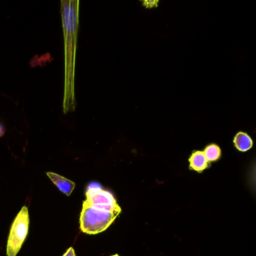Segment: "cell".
<instances>
[{
	"instance_id": "cell-1",
	"label": "cell",
	"mask_w": 256,
	"mask_h": 256,
	"mask_svg": "<svg viewBox=\"0 0 256 256\" xmlns=\"http://www.w3.org/2000/svg\"><path fill=\"white\" fill-rule=\"evenodd\" d=\"M79 5L80 1L78 0L61 1V16L65 53V80L62 103L64 114L74 112L76 108L74 74L79 29Z\"/></svg>"
},
{
	"instance_id": "cell-4",
	"label": "cell",
	"mask_w": 256,
	"mask_h": 256,
	"mask_svg": "<svg viewBox=\"0 0 256 256\" xmlns=\"http://www.w3.org/2000/svg\"><path fill=\"white\" fill-rule=\"evenodd\" d=\"M86 202L92 206L109 210H121L120 206L110 192L101 188L96 182L91 184L86 192Z\"/></svg>"
},
{
	"instance_id": "cell-2",
	"label": "cell",
	"mask_w": 256,
	"mask_h": 256,
	"mask_svg": "<svg viewBox=\"0 0 256 256\" xmlns=\"http://www.w3.org/2000/svg\"><path fill=\"white\" fill-rule=\"evenodd\" d=\"M120 212L97 208L84 200L80 217V230L88 234L102 233L112 226Z\"/></svg>"
},
{
	"instance_id": "cell-10",
	"label": "cell",
	"mask_w": 256,
	"mask_h": 256,
	"mask_svg": "<svg viewBox=\"0 0 256 256\" xmlns=\"http://www.w3.org/2000/svg\"><path fill=\"white\" fill-rule=\"evenodd\" d=\"M6 134V128L4 124L0 122V138L4 137Z\"/></svg>"
},
{
	"instance_id": "cell-6",
	"label": "cell",
	"mask_w": 256,
	"mask_h": 256,
	"mask_svg": "<svg viewBox=\"0 0 256 256\" xmlns=\"http://www.w3.org/2000/svg\"><path fill=\"white\" fill-rule=\"evenodd\" d=\"M188 162H190V170H196L198 173H202L210 166V162L206 160L203 151H193L188 158Z\"/></svg>"
},
{
	"instance_id": "cell-9",
	"label": "cell",
	"mask_w": 256,
	"mask_h": 256,
	"mask_svg": "<svg viewBox=\"0 0 256 256\" xmlns=\"http://www.w3.org/2000/svg\"><path fill=\"white\" fill-rule=\"evenodd\" d=\"M62 256H76V252H74V248L73 247H70L67 251L66 252L65 254Z\"/></svg>"
},
{
	"instance_id": "cell-7",
	"label": "cell",
	"mask_w": 256,
	"mask_h": 256,
	"mask_svg": "<svg viewBox=\"0 0 256 256\" xmlns=\"http://www.w3.org/2000/svg\"><path fill=\"white\" fill-rule=\"evenodd\" d=\"M233 142L235 148L240 152H247L253 146L252 139L244 132L236 133L234 138Z\"/></svg>"
},
{
	"instance_id": "cell-11",
	"label": "cell",
	"mask_w": 256,
	"mask_h": 256,
	"mask_svg": "<svg viewBox=\"0 0 256 256\" xmlns=\"http://www.w3.org/2000/svg\"><path fill=\"white\" fill-rule=\"evenodd\" d=\"M119 256V254H114V256Z\"/></svg>"
},
{
	"instance_id": "cell-3",
	"label": "cell",
	"mask_w": 256,
	"mask_h": 256,
	"mask_svg": "<svg viewBox=\"0 0 256 256\" xmlns=\"http://www.w3.org/2000/svg\"><path fill=\"white\" fill-rule=\"evenodd\" d=\"M29 224V211L26 206H24L12 226L7 242V256H17L28 236Z\"/></svg>"
},
{
	"instance_id": "cell-8",
	"label": "cell",
	"mask_w": 256,
	"mask_h": 256,
	"mask_svg": "<svg viewBox=\"0 0 256 256\" xmlns=\"http://www.w3.org/2000/svg\"><path fill=\"white\" fill-rule=\"evenodd\" d=\"M203 152L209 162L218 161L222 156L221 148L216 144L208 145Z\"/></svg>"
},
{
	"instance_id": "cell-5",
	"label": "cell",
	"mask_w": 256,
	"mask_h": 256,
	"mask_svg": "<svg viewBox=\"0 0 256 256\" xmlns=\"http://www.w3.org/2000/svg\"><path fill=\"white\" fill-rule=\"evenodd\" d=\"M48 176L52 180L60 191L64 192L66 196H70L76 188V184L70 180L60 176L54 172H47Z\"/></svg>"
}]
</instances>
